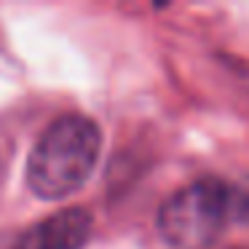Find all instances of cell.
Returning a JSON list of instances; mask_svg holds the SVG:
<instances>
[{
	"label": "cell",
	"instance_id": "1",
	"mask_svg": "<svg viewBox=\"0 0 249 249\" xmlns=\"http://www.w3.org/2000/svg\"><path fill=\"white\" fill-rule=\"evenodd\" d=\"M161 238L174 249H206L236 228L249 225L247 177H201L161 204L156 217Z\"/></svg>",
	"mask_w": 249,
	"mask_h": 249
},
{
	"label": "cell",
	"instance_id": "2",
	"mask_svg": "<svg viewBox=\"0 0 249 249\" xmlns=\"http://www.w3.org/2000/svg\"><path fill=\"white\" fill-rule=\"evenodd\" d=\"M102 131L81 113L51 121L27 158V185L38 198L56 201L75 193L97 166Z\"/></svg>",
	"mask_w": 249,
	"mask_h": 249
},
{
	"label": "cell",
	"instance_id": "3",
	"mask_svg": "<svg viewBox=\"0 0 249 249\" xmlns=\"http://www.w3.org/2000/svg\"><path fill=\"white\" fill-rule=\"evenodd\" d=\"M89 233H91V214L75 206L35 222L17 238L11 249H81L89 241Z\"/></svg>",
	"mask_w": 249,
	"mask_h": 249
}]
</instances>
